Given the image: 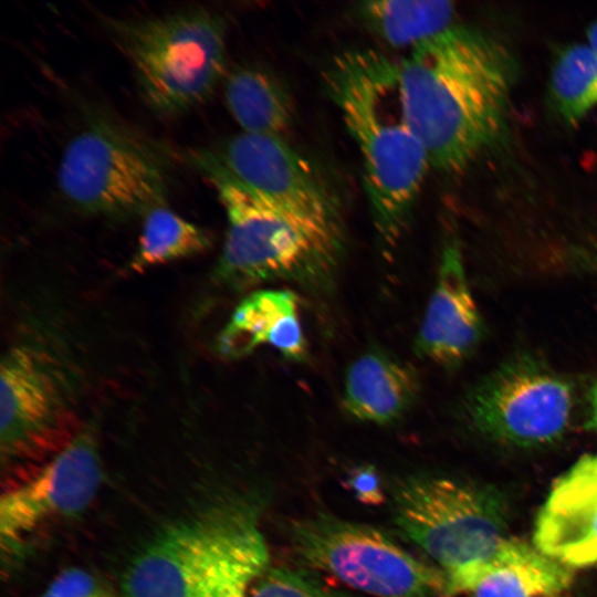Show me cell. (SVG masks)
<instances>
[{
	"label": "cell",
	"mask_w": 597,
	"mask_h": 597,
	"mask_svg": "<svg viewBox=\"0 0 597 597\" xmlns=\"http://www.w3.org/2000/svg\"><path fill=\"white\" fill-rule=\"evenodd\" d=\"M398 63L405 105L431 167L460 171L502 139L516 66L496 38L453 25Z\"/></svg>",
	"instance_id": "cell-1"
},
{
	"label": "cell",
	"mask_w": 597,
	"mask_h": 597,
	"mask_svg": "<svg viewBox=\"0 0 597 597\" xmlns=\"http://www.w3.org/2000/svg\"><path fill=\"white\" fill-rule=\"evenodd\" d=\"M324 82L360 155L373 224L395 244L431 167L405 105L399 63L377 50H349L329 63Z\"/></svg>",
	"instance_id": "cell-2"
},
{
	"label": "cell",
	"mask_w": 597,
	"mask_h": 597,
	"mask_svg": "<svg viewBox=\"0 0 597 597\" xmlns=\"http://www.w3.org/2000/svg\"><path fill=\"white\" fill-rule=\"evenodd\" d=\"M193 165L214 186L227 217L218 265L231 285L292 283L323 295L338 276L346 248L343 221L314 217L275 203L243 186L202 150L191 154Z\"/></svg>",
	"instance_id": "cell-3"
},
{
	"label": "cell",
	"mask_w": 597,
	"mask_h": 597,
	"mask_svg": "<svg viewBox=\"0 0 597 597\" xmlns=\"http://www.w3.org/2000/svg\"><path fill=\"white\" fill-rule=\"evenodd\" d=\"M147 106L176 116L205 102L226 69L224 19L195 8L160 17L107 20Z\"/></svg>",
	"instance_id": "cell-4"
},
{
	"label": "cell",
	"mask_w": 597,
	"mask_h": 597,
	"mask_svg": "<svg viewBox=\"0 0 597 597\" xmlns=\"http://www.w3.org/2000/svg\"><path fill=\"white\" fill-rule=\"evenodd\" d=\"M394 513L399 530L444 574L448 597L468 593L510 540L499 499L451 478H409L395 492Z\"/></svg>",
	"instance_id": "cell-5"
},
{
	"label": "cell",
	"mask_w": 597,
	"mask_h": 597,
	"mask_svg": "<svg viewBox=\"0 0 597 597\" xmlns=\"http://www.w3.org/2000/svg\"><path fill=\"white\" fill-rule=\"evenodd\" d=\"M166 168L161 156L140 137L97 118L65 146L56 180L65 201L82 212L144 216L166 205Z\"/></svg>",
	"instance_id": "cell-6"
},
{
	"label": "cell",
	"mask_w": 597,
	"mask_h": 597,
	"mask_svg": "<svg viewBox=\"0 0 597 597\" xmlns=\"http://www.w3.org/2000/svg\"><path fill=\"white\" fill-rule=\"evenodd\" d=\"M291 540L310 566L375 597L447 596V578L381 531L317 514L294 522Z\"/></svg>",
	"instance_id": "cell-7"
},
{
	"label": "cell",
	"mask_w": 597,
	"mask_h": 597,
	"mask_svg": "<svg viewBox=\"0 0 597 597\" xmlns=\"http://www.w3.org/2000/svg\"><path fill=\"white\" fill-rule=\"evenodd\" d=\"M0 450L8 474L41 464L80 434L62 381L43 355L20 345L0 368Z\"/></svg>",
	"instance_id": "cell-8"
},
{
	"label": "cell",
	"mask_w": 597,
	"mask_h": 597,
	"mask_svg": "<svg viewBox=\"0 0 597 597\" xmlns=\"http://www.w3.org/2000/svg\"><path fill=\"white\" fill-rule=\"evenodd\" d=\"M570 385L531 358L506 363L482 380L468 398L472 423L489 437L517 447L558 440L572 415Z\"/></svg>",
	"instance_id": "cell-9"
},
{
	"label": "cell",
	"mask_w": 597,
	"mask_h": 597,
	"mask_svg": "<svg viewBox=\"0 0 597 597\" xmlns=\"http://www.w3.org/2000/svg\"><path fill=\"white\" fill-rule=\"evenodd\" d=\"M102 476L96 442L88 432L50 460L8 474L0 500L2 549L13 552L45 524L84 512Z\"/></svg>",
	"instance_id": "cell-10"
},
{
	"label": "cell",
	"mask_w": 597,
	"mask_h": 597,
	"mask_svg": "<svg viewBox=\"0 0 597 597\" xmlns=\"http://www.w3.org/2000/svg\"><path fill=\"white\" fill-rule=\"evenodd\" d=\"M250 501L222 500L161 530L126 567L123 597H190Z\"/></svg>",
	"instance_id": "cell-11"
},
{
	"label": "cell",
	"mask_w": 597,
	"mask_h": 597,
	"mask_svg": "<svg viewBox=\"0 0 597 597\" xmlns=\"http://www.w3.org/2000/svg\"><path fill=\"white\" fill-rule=\"evenodd\" d=\"M203 153L223 171L262 197L291 209L343 221L324 177L284 137L239 133Z\"/></svg>",
	"instance_id": "cell-12"
},
{
	"label": "cell",
	"mask_w": 597,
	"mask_h": 597,
	"mask_svg": "<svg viewBox=\"0 0 597 597\" xmlns=\"http://www.w3.org/2000/svg\"><path fill=\"white\" fill-rule=\"evenodd\" d=\"M534 546L569 568L597 566V453L555 482L536 520Z\"/></svg>",
	"instance_id": "cell-13"
},
{
	"label": "cell",
	"mask_w": 597,
	"mask_h": 597,
	"mask_svg": "<svg viewBox=\"0 0 597 597\" xmlns=\"http://www.w3.org/2000/svg\"><path fill=\"white\" fill-rule=\"evenodd\" d=\"M482 329L461 250L450 241L441 253L436 286L416 337V353L439 365H458L474 350Z\"/></svg>",
	"instance_id": "cell-14"
},
{
	"label": "cell",
	"mask_w": 597,
	"mask_h": 597,
	"mask_svg": "<svg viewBox=\"0 0 597 597\" xmlns=\"http://www.w3.org/2000/svg\"><path fill=\"white\" fill-rule=\"evenodd\" d=\"M297 301L287 290H260L249 294L221 331L217 342L219 354L229 359L240 358L266 344L290 360H304L307 344Z\"/></svg>",
	"instance_id": "cell-15"
},
{
	"label": "cell",
	"mask_w": 597,
	"mask_h": 597,
	"mask_svg": "<svg viewBox=\"0 0 597 597\" xmlns=\"http://www.w3.org/2000/svg\"><path fill=\"white\" fill-rule=\"evenodd\" d=\"M419 392L411 365L381 348H369L347 368L343 407L359 421L389 425L413 407Z\"/></svg>",
	"instance_id": "cell-16"
},
{
	"label": "cell",
	"mask_w": 597,
	"mask_h": 597,
	"mask_svg": "<svg viewBox=\"0 0 597 597\" xmlns=\"http://www.w3.org/2000/svg\"><path fill=\"white\" fill-rule=\"evenodd\" d=\"M572 568L510 538L469 589L471 597H567Z\"/></svg>",
	"instance_id": "cell-17"
},
{
	"label": "cell",
	"mask_w": 597,
	"mask_h": 597,
	"mask_svg": "<svg viewBox=\"0 0 597 597\" xmlns=\"http://www.w3.org/2000/svg\"><path fill=\"white\" fill-rule=\"evenodd\" d=\"M269 563L260 506L251 500L190 597H250L255 583L268 572Z\"/></svg>",
	"instance_id": "cell-18"
},
{
	"label": "cell",
	"mask_w": 597,
	"mask_h": 597,
	"mask_svg": "<svg viewBox=\"0 0 597 597\" xmlns=\"http://www.w3.org/2000/svg\"><path fill=\"white\" fill-rule=\"evenodd\" d=\"M224 101L242 133L283 137L292 124L289 92L258 66H240L227 76Z\"/></svg>",
	"instance_id": "cell-19"
},
{
	"label": "cell",
	"mask_w": 597,
	"mask_h": 597,
	"mask_svg": "<svg viewBox=\"0 0 597 597\" xmlns=\"http://www.w3.org/2000/svg\"><path fill=\"white\" fill-rule=\"evenodd\" d=\"M357 17L386 44L410 51L453 27L450 1L378 0L360 2Z\"/></svg>",
	"instance_id": "cell-20"
},
{
	"label": "cell",
	"mask_w": 597,
	"mask_h": 597,
	"mask_svg": "<svg viewBox=\"0 0 597 597\" xmlns=\"http://www.w3.org/2000/svg\"><path fill=\"white\" fill-rule=\"evenodd\" d=\"M130 268L143 272L149 268L202 253L210 237L199 226L184 219L166 205L148 210Z\"/></svg>",
	"instance_id": "cell-21"
},
{
	"label": "cell",
	"mask_w": 597,
	"mask_h": 597,
	"mask_svg": "<svg viewBox=\"0 0 597 597\" xmlns=\"http://www.w3.org/2000/svg\"><path fill=\"white\" fill-rule=\"evenodd\" d=\"M549 95L558 116L576 124L597 106V54L587 43L565 48L553 64Z\"/></svg>",
	"instance_id": "cell-22"
},
{
	"label": "cell",
	"mask_w": 597,
	"mask_h": 597,
	"mask_svg": "<svg viewBox=\"0 0 597 597\" xmlns=\"http://www.w3.org/2000/svg\"><path fill=\"white\" fill-rule=\"evenodd\" d=\"M250 597H346L303 570L273 568L255 583Z\"/></svg>",
	"instance_id": "cell-23"
},
{
	"label": "cell",
	"mask_w": 597,
	"mask_h": 597,
	"mask_svg": "<svg viewBox=\"0 0 597 597\" xmlns=\"http://www.w3.org/2000/svg\"><path fill=\"white\" fill-rule=\"evenodd\" d=\"M40 597H123L98 575L80 567L63 569Z\"/></svg>",
	"instance_id": "cell-24"
},
{
	"label": "cell",
	"mask_w": 597,
	"mask_h": 597,
	"mask_svg": "<svg viewBox=\"0 0 597 597\" xmlns=\"http://www.w3.org/2000/svg\"><path fill=\"white\" fill-rule=\"evenodd\" d=\"M349 484L362 502L377 504L381 502L383 494L379 486V479L370 468L356 470L349 478Z\"/></svg>",
	"instance_id": "cell-25"
},
{
	"label": "cell",
	"mask_w": 597,
	"mask_h": 597,
	"mask_svg": "<svg viewBox=\"0 0 597 597\" xmlns=\"http://www.w3.org/2000/svg\"><path fill=\"white\" fill-rule=\"evenodd\" d=\"M586 43L597 54V19L589 25L587 30Z\"/></svg>",
	"instance_id": "cell-26"
},
{
	"label": "cell",
	"mask_w": 597,
	"mask_h": 597,
	"mask_svg": "<svg viewBox=\"0 0 597 597\" xmlns=\"http://www.w3.org/2000/svg\"><path fill=\"white\" fill-rule=\"evenodd\" d=\"M591 423L597 430V383L591 388L590 392Z\"/></svg>",
	"instance_id": "cell-27"
}]
</instances>
